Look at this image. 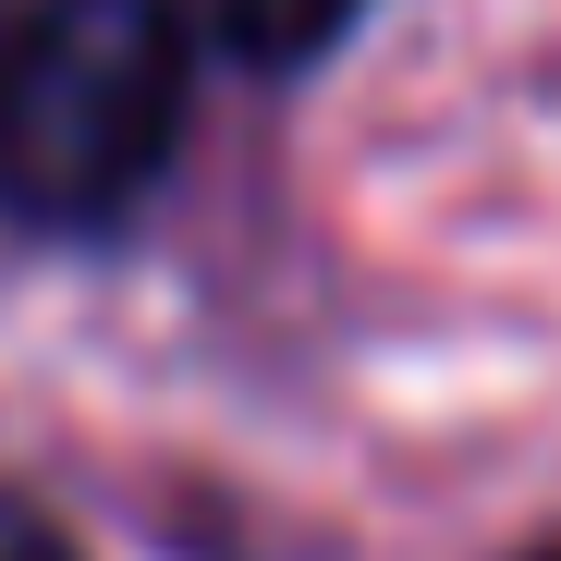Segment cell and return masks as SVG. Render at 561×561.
Wrapping results in <instances>:
<instances>
[{
	"mask_svg": "<svg viewBox=\"0 0 561 561\" xmlns=\"http://www.w3.org/2000/svg\"><path fill=\"white\" fill-rule=\"evenodd\" d=\"M196 37L171 0H25L0 25V232L111 244L183 159Z\"/></svg>",
	"mask_w": 561,
	"mask_h": 561,
	"instance_id": "cell-1",
	"label": "cell"
},
{
	"mask_svg": "<svg viewBox=\"0 0 561 561\" xmlns=\"http://www.w3.org/2000/svg\"><path fill=\"white\" fill-rule=\"evenodd\" d=\"M171 13H183V37L220 49L232 73L294 85V73H318V61L366 25V0H171Z\"/></svg>",
	"mask_w": 561,
	"mask_h": 561,
	"instance_id": "cell-2",
	"label": "cell"
},
{
	"mask_svg": "<svg viewBox=\"0 0 561 561\" xmlns=\"http://www.w3.org/2000/svg\"><path fill=\"white\" fill-rule=\"evenodd\" d=\"M0 561H85V549H73V537H61V525H49L13 477H0Z\"/></svg>",
	"mask_w": 561,
	"mask_h": 561,
	"instance_id": "cell-3",
	"label": "cell"
}]
</instances>
